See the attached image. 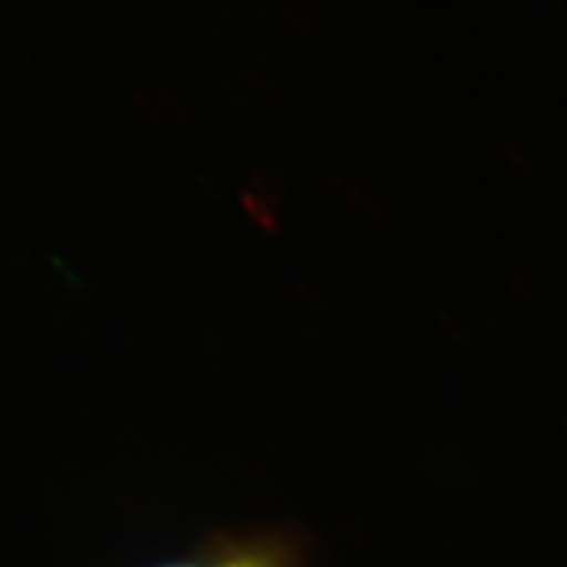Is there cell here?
<instances>
[{
    "label": "cell",
    "mask_w": 567,
    "mask_h": 567,
    "mask_svg": "<svg viewBox=\"0 0 567 567\" xmlns=\"http://www.w3.org/2000/svg\"><path fill=\"white\" fill-rule=\"evenodd\" d=\"M199 567H300L298 548L279 535L223 539L197 554Z\"/></svg>",
    "instance_id": "6da1fadb"
}]
</instances>
